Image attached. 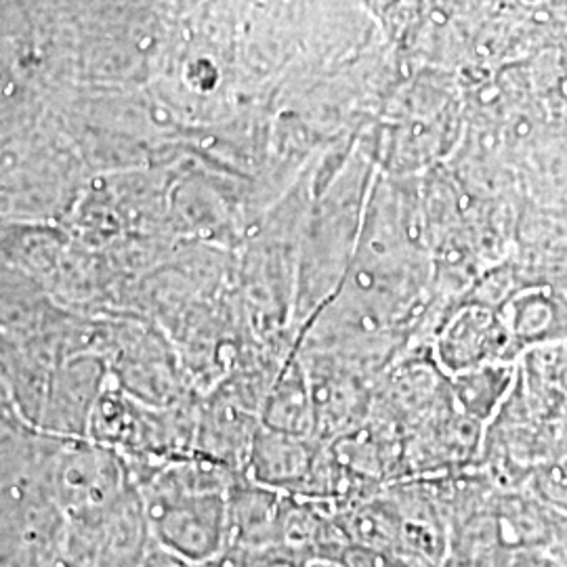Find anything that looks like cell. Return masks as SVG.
<instances>
[{
	"label": "cell",
	"mask_w": 567,
	"mask_h": 567,
	"mask_svg": "<svg viewBox=\"0 0 567 567\" xmlns=\"http://www.w3.org/2000/svg\"><path fill=\"white\" fill-rule=\"evenodd\" d=\"M39 480L70 524L100 519L137 486L122 452L91 442L41 452Z\"/></svg>",
	"instance_id": "cell-1"
},
{
	"label": "cell",
	"mask_w": 567,
	"mask_h": 567,
	"mask_svg": "<svg viewBox=\"0 0 567 567\" xmlns=\"http://www.w3.org/2000/svg\"><path fill=\"white\" fill-rule=\"evenodd\" d=\"M68 536V517L28 475L0 494V567H53Z\"/></svg>",
	"instance_id": "cell-2"
},
{
	"label": "cell",
	"mask_w": 567,
	"mask_h": 567,
	"mask_svg": "<svg viewBox=\"0 0 567 567\" xmlns=\"http://www.w3.org/2000/svg\"><path fill=\"white\" fill-rule=\"evenodd\" d=\"M324 447V442L316 437L259 426L248 450L244 475L264 486L301 496Z\"/></svg>",
	"instance_id": "cell-3"
},
{
	"label": "cell",
	"mask_w": 567,
	"mask_h": 567,
	"mask_svg": "<svg viewBox=\"0 0 567 567\" xmlns=\"http://www.w3.org/2000/svg\"><path fill=\"white\" fill-rule=\"evenodd\" d=\"M288 498L290 494L264 486L240 473L227 489L229 545L243 548L280 547Z\"/></svg>",
	"instance_id": "cell-4"
},
{
	"label": "cell",
	"mask_w": 567,
	"mask_h": 567,
	"mask_svg": "<svg viewBox=\"0 0 567 567\" xmlns=\"http://www.w3.org/2000/svg\"><path fill=\"white\" fill-rule=\"evenodd\" d=\"M507 330H501L489 316L482 311H466L447 326L437 353L447 370L461 374L477 365L492 364L507 349Z\"/></svg>",
	"instance_id": "cell-5"
},
{
	"label": "cell",
	"mask_w": 567,
	"mask_h": 567,
	"mask_svg": "<svg viewBox=\"0 0 567 567\" xmlns=\"http://www.w3.org/2000/svg\"><path fill=\"white\" fill-rule=\"evenodd\" d=\"M508 386L511 370L501 362L477 365L461 372L456 381V402L461 408V416L486 429L501 412Z\"/></svg>",
	"instance_id": "cell-6"
},
{
	"label": "cell",
	"mask_w": 567,
	"mask_h": 567,
	"mask_svg": "<svg viewBox=\"0 0 567 567\" xmlns=\"http://www.w3.org/2000/svg\"><path fill=\"white\" fill-rule=\"evenodd\" d=\"M341 564L344 567H423L400 550L360 547V545H349L344 548Z\"/></svg>",
	"instance_id": "cell-7"
},
{
	"label": "cell",
	"mask_w": 567,
	"mask_h": 567,
	"mask_svg": "<svg viewBox=\"0 0 567 567\" xmlns=\"http://www.w3.org/2000/svg\"><path fill=\"white\" fill-rule=\"evenodd\" d=\"M471 567H559L545 550L498 548L473 561Z\"/></svg>",
	"instance_id": "cell-8"
},
{
	"label": "cell",
	"mask_w": 567,
	"mask_h": 567,
	"mask_svg": "<svg viewBox=\"0 0 567 567\" xmlns=\"http://www.w3.org/2000/svg\"><path fill=\"white\" fill-rule=\"evenodd\" d=\"M250 550V567H305L307 561L288 548H248Z\"/></svg>",
	"instance_id": "cell-9"
},
{
	"label": "cell",
	"mask_w": 567,
	"mask_h": 567,
	"mask_svg": "<svg viewBox=\"0 0 567 567\" xmlns=\"http://www.w3.org/2000/svg\"><path fill=\"white\" fill-rule=\"evenodd\" d=\"M137 567H203L200 564H194L189 559H185L182 555L168 550V548L158 545V543H150L145 553H143L142 561Z\"/></svg>",
	"instance_id": "cell-10"
},
{
	"label": "cell",
	"mask_w": 567,
	"mask_h": 567,
	"mask_svg": "<svg viewBox=\"0 0 567 567\" xmlns=\"http://www.w3.org/2000/svg\"><path fill=\"white\" fill-rule=\"evenodd\" d=\"M548 557L559 567H567V513H561L557 534L547 548Z\"/></svg>",
	"instance_id": "cell-11"
},
{
	"label": "cell",
	"mask_w": 567,
	"mask_h": 567,
	"mask_svg": "<svg viewBox=\"0 0 567 567\" xmlns=\"http://www.w3.org/2000/svg\"><path fill=\"white\" fill-rule=\"evenodd\" d=\"M305 567H344L341 561H330V559H316V561H309Z\"/></svg>",
	"instance_id": "cell-12"
}]
</instances>
